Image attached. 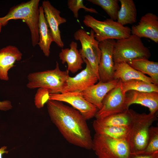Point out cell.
<instances>
[{
    "mask_svg": "<svg viewBox=\"0 0 158 158\" xmlns=\"http://www.w3.org/2000/svg\"><path fill=\"white\" fill-rule=\"evenodd\" d=\"M47 103L51 121L66 140L76 146L92 149L90 131L80 112L61 102L49 100Z\"/></svg>",
    "mask_w": 158,
    "mask_h": 158,
    "instance_id": "obj_1",
    "label": "cell"
},
{
    "mask_svg": "<svg viewBox=\"0 0 158 158\" xmlns=\"http://www.w3.org/2000/svg\"><path fill=\"white\" fill-rule=\"evenodd\" d=\"M131 119L130 130L126 140L131 155H137L146 148L147 143L149 130L153 123L157 119L155 114L138 113L130 109Z\"/></svg>",
    "mask_w": 158,
    "mask_h": 158,
    "instance_id": "obj_2",
    "label": "cell"
},
{
    "mask_svg": "<svg viewBox=\"0 0 158 158\" xmlns=\"http://www.w3.org/2000/svg\"><path fill=\"white\" fill-rule=\"evenodd\" d=\"M40 1V0H30L23 2L12 7L6 15L0 17V23L2 26L6 25L11 20H22L30 30L33 47L38 44L39 40L38 23Z\"/></svg>",
    "mask_w": 158,
    "mask_h": 158,
    "instance_id": "obj_3",
    "label": "cell"
},
{
    "mask_svg": "<svg viewBox=\"0 0 158 158\" xmlns=\"http://www.w3.org/2000/svg\"><path fill=\"white\" fill-rule=\"evenodd\" d=\"M69 76V71H62L56 61L54 69L29 73L27 87L30 89L43 87L48 89L50 94L60 93Z\"/></svg>",
    "mask_w": 158,
    "mask_h": 158,
    "instance_id": "obj_4",
    "label": "cell"
},
{
    "mask_svg": "<svg viewBox=\"0 0 158 158\" xmlns=\"http://www.w3.org/2000/svg\"><path fill=\"white\" fill-rule=\"evenodd\" d=\"M151 55L141 38L131 34L126 38L115 41L113 50L114 63H127L140 59H148Z\"/></svg>",
    "mask_w": 158,
    "mask_h": 158,
    "instance_id": "obj_5",
    "label": "cell"
},
{
    "mask_svg": "<svg viewBox=\"0 0 158 158\" xmlns=\"http://www.w3.org/2000/svg\"><path fill=\"white\" fill-rule=\"evenodd\" d=\"M83 22L85 25L93 30L95 38L99 42L109 39H122L131 35L130 28L110 18L101 21L87 15L84 16Z\"/></svg>",
    "mask_w": 158,
    "mask_h": 158,
    "instance_id": "obj_6",
    "label": "cell"
},
{
    "mask_svg": "<svg viewBox=\"0 0 158 158\" xmlns=\"http://www.w3.org/2000/svg\"><path fill=\"white\" fill-rule=\"evenodd\" d=\"M92 149L98 158H130V148L126 139H117L95 133Z\"/></svg>",
    "mask_w": 158,
    "mask_h": 158,
    "instance_id": "obj_7",
    "label": "cell"
},
{
    "mask_svg": "<svg viewBox=\"0 0 158 158\" xmlns=\"http://www.w3.org/2000/svg\"><path fill=\"white\" fill-rule=\"evenodd\" d=\"M74 37L75 40L79 41L81 44V48L79 51L82 58L89 61L99 80L98 67L101 53L99 47V42L95 38L94 31L91 29L90 33H88L80 29L74 33Z\"/></svg>",
    "mask_w": 158,
    "mask_h": 158,
    "instance_id": "obj_8",
    "label": "cell"
},
{
    "mask_svg": "<svg viewBox=\"0 0 158 158\" xmlns=\"http://www.w3.org/2000/svg\"><path fill=\"white\" fill-rule=\"evenodd\" d=\"M123 92L119 80L116 86L109 91L104 98L101 108L97 111L96 119L104 118L112 114L123 112L129 109L126 104V95Z\"/></svg>",
    "mask_w": 158,
    "mask_h": 158,
    "instance_id": "obj_9",
    "label": "cell"
},
{
    "mask_svg": "<svg viewBox=\"0 0 158 158\" xmlns=\"http://www.w3.org/2000/svg\"><path fill=\"white\" fill-rule=\"evenodd\" d=\"M49 100L65 102L78 110L86 120L95 117L98 109L83 97L81 92H66L50 94Z\"/></svg>",
    "mask_w": 158,
    "mask_h": 158,
    "instance_id": "obj_10",
    "label": "cell"
},
{
    "mask_svg": "<svg viewBox=\"0 0 158 158\" xmlns=\"http://www.w3.org/2000/svg\"><path fill=\"white\" fill-rule=\"evenodd\" d=\"M115 41L114 39H109L99 42L101 56L98 65V73L99 81L103 82H108L114 79L113 50Z\"/></svg>",
    "mask_w": 158,
    "mask_h": 158,
    "instance_id": "obj_11",
    "label": "cell"
},
{
    "mask_svg": "<svg viewBox=\"0 0 158 158\" xmlns=\"http://www.w3.org/2000/svg\"><path fill=\"white\" fill-rule=\"evenodd\" d=\"M83 61L86 65L85 68L74 77L69 76L61 93L81 92L99 81L89 61L86 59Z\"/></svg>",
    "mask_w": 158,
    "mask_h": 158,
    "instance_id": "obj_12",
    "label": "cell"
},
{
    "mask_svg": "<svg viewBox=\"0 0 158 158\" xmlns=\"http://www.w3.org/2000/svg\"><path fill=\"white\" fill-rule=\"evenodd\" d=\"M42 6L51 33L53 42L58 47L63 48L64 44L61 40L59 26L61 24L66 23V19L60 16V11L52 6L49 1H43Z\"/></svg>",
    "mask_w": 158,
    "mask_h": 158,
    "instance_id": "obj_13",
    "label": "cell"
},
{
    "mask_svg": "<svg viewBox=\"0 0 158 158\" xmlns=\"http://www.w3.org/2000/svg\"><path fill=\"white\" fill-rule=\"evenodd\" d=\"M131 29V34L139 37L150 39L158 42V17L152 13L143 16L137 25H133Z\"/></svg>",
    "mask_w": 158,
    "mask_h": 158,
    "instance_id": "obj_14",
    "label": "cell"
},
{
    "mask_svg": "<svg viewBox=\"0 0 158 158\" xmlns=\"http://www.w3.org/2000/svg\"><path fill=\"white\" fill-rule=\"evenodd\" d=\"M119 81L118 79L107 82L99 81L98 83L89 87L81 93L86 100L99 110L102 107V102L106 95L116 86Z\"/></svg>",
    "mask_w": 158,
    "mask_h": 158,
    "instance_id": "obj_15",
    "label": "cell"
},
{
    "mask_svg": "<svg viewBox=\"0 0 158 158\" xmlns=\"http://www.w3.org/2000/svg\"><path fill=\"white\" fill-rule=\"evenodd\" d=\"M126 104L128 108L133 104H138L148 108L151 114L157 113L158 110V92L130 90L126 92Z\"/></svg>",
    "mask_w": 158,
    "mask_h": 158,
    "instance_id": "obj_16",
    "label": "cell"
},
{
    "mask_svg": "<svg viewBox=\"0 0 158 158\" xmlns=\"http://www.w3.org/2000/svg\"><path fill=\"white\" fill-rule=\"evenodd\" d=\"M22 54L18 48L9 45L0 49V79L7 81L9 79L8 72L15 66L16 61H20Z\"/></svg>",
    "mask_w": 158,
    "mask_h": 158,
    "instance_id": "obj_17",
    "label": "cell"
},
{
    "mask_svg": "<svg viewBox=\"0 0 158 158\" xmlns=\"http://www.w3.org/2000/svg\"><path fill=\"white\" fill-rule=\"evenodd\" d=\"M70 46V48L62 49L59 56L62 64H67V70L75 73L82 68L84 62L78 49L77 43L72 41Z\"/></svg>",
    "mask_w": 158,
    "mask_h": 158,
    "instance_id": "obj_18",
    "label": "cell"
},
{
    "mask_svg": "<svg viewBox=\"0 0 158 158\" xmlns=\"http://www.w3.org/2000/svg\"><path fill=\"white\" fill-rule=\"evenodd\" d=\"M114 79L120 80L123 82L133 80H142L149 83H154L152 79L136 70L127 63H114Z\"/></svg>",
    "mask_w": 158,
    "mask_h": 158,
    "instance_id": "obj_19",
    "label": "cell"
},
{
    "mask_svg": "<svg viewBox=\"0 0 158 158\" xmlns=\"http://www.w3.org/2000/svg\"><path fill=\"white\" fill-rule=\"evenodd\" d=\"M38 29L39 40L38 44L44 56L48 57L50 55V46L53 40L42 6H40Z\"/></svg>",
    "mask_w": 158,
    "mask_h": 158,
    "instance_id": "obj_20",
    "label": "cell"
},
{
    "mask_svg": "<svg viewBox=\"0 0 158 158\" xmlns=\"http://www.w3.org/2000/svg\"><path fill=\"white\" fill-rule=\"evenodd\" d=\"M121 8L118 11L117 22L124 26L137 21V10L133 0H119Z\"/></svg>",
    "mask_w": 158,
    "mask_h": 158,
    "instance_id": "obj_21",
    "label": "cell"
},
{
    "mask_svg": "<svg viewBox=\"0 0 158 158\" xmlns=\"http://www.w3.org/2000/svg\"><path fill=\"white\" fill-rule=\"evenodd\" d=\"M132 67L148 75L154 84L158 85V62L146 59H134L127 63Z\"/></svg>",
    "mask_w": 158,
    "mask_h": 158,
    "instance_id": "obj_22",
    "label": "cell"
},
{
    "mask_svg": "<svg viewBox=\"0 0 158 158\" xmlns=\"http://www.w3.org/2000/svg\"><path fill=\"white\" fill-rule=\"evenodd\" d=\"M93 127L95 133L117 139H126L130 130L129 126H106L99 124L95 120Z\"/></svg>",
    "mask_w": 158,
    "mask_h": 158,
    "instance_id": "obj_23",
    "label": "cell"
},
{
    "mask_svg": "<svg viewBox=\"0 0 158 158\" xmlns=\"http://www.w3.org/2000/svg\"><path fill=\"white\" fill-rule=\"evenodd\" d=\"M131 119V113L129 109L123 112L95 120L99 124L104 126H129Z\"/></svg>",
    "mask_w": 158,
    "mask_h": 158,
    "instance_id": "obj_24",
    "label": "cell"
},
{
    "mask_svg": "<svg viewBox=\"0 0 158 158\" xmlns=\"http://www.w3.org/2000/svg\"><path fill=\"white\" fill-rule=\"evenodd\" d=\"M121 85L123 92L125 94L130 90L158 92V85L142 80H133L125 82L121 81Z\"/></svg>",
    "mask_w": 158,
    "mask_h": 158,
    "instance_id": "obj_25",
    "label": "cell"
},
{
    "mask_svg": "<svg viewBox=\"0 0 158 158\" xmlns=\"http://www.w3.org/2000/svg\"><path fill=\"white\" fill-rule=\"evenodd\" d=\"M93 4L101 7L108 15L110 18L117 20L120 9L118 0H88Z\"/></svg>",
    "mask_w": 158,
    "mask_h": 158,
    "instance_id": "obj_26",
    "label": "cell"
},
{
    "mask_svg": "<svg viewBox=\"0 0 158 158\" xmlns=\"http://www.w3.org/2000/svg\"><path fill=\"white\" fill-rule=\"evenodd\" d=\"M158 151V127L151 126L149 129L148 138L146 148L135 155H150Z\"/></svg>",
    "mask_w": 158,
    "mask_h": 158,
    "instance_id": "obj_27",
    "label": "cell"
},
{
    "mask_svg": "<svg viewBox=\"0 0 158 158\" xmlns=\"http://www.w3.org/2000/svg\"><path fill=\"white\" fill-rule=\"evenodd\" d=\"M83 0H68L67 4L68 8L73 13L74 17L77 19L78 18V11L80 9H83L85 11L92 13H98L97 11L94 8H88L83 3Z\"/></svg>",
    "mask_w": 158,
    "mask_h": 158,
    "instance_id": "obj_28",
    "label": "cell"
},
{
    "mask_svg": "<svg viewBox=\"0 0 158 158\" xmlns=\"http://www.w3.org/2000/svg\"><path fill=\"white\" fill-rule=\"evenodd\" d=\"M50 94L49 90L47 88H38L34 98L35 105L37 108L40 109L44 107L49 100Z\"/></svg>",
    "mask_w": 158,
    "mask_h": 158,
    "instance_id": "obj_29",
    "label": "cell"
},
{
    "mask_svg": "<svg viewBox=\"0 0 158 158\" xmlns=\"http://www.w3.org/2000/svg\"><path fill=\"white\" fill-rule=\"evenodd\" d=\"M12 108L11 103L9 100L0 101V110L7 111L11 109Z\"/></svg>",
    "mask_w": 158,
    "mask_h": 158,
    "instance_id": "obj_30",
    "label": "cell"
},
{
    "mask_svg": "<svg viewBox=\"0 0 158 158\" xmlns=\"http://www.w3.org/2000/svg\"><path fill=\"white\" fill-rule=\"evenodd\" d=\"M7 147L6 146H3L0 148V158H2V155L4 154H7L8 151L6 150Z\"/></svg>",
    "mask_w": 158,
    "mask_h": 158,
    "instance_id": "obj_31",
    "label": "cell"
},
{
    "mask_svg": "<svg viewBox=\"0 0 158 158\" xmlns=\"http://www.w3.org/2000/svg\"><path fill=\"white\" fill-rule=\"evenodd\" d=\"M152 155H131L130 158H151Z\"/></svg>",
    "mask_w": 158,
    "mask_h": 158,
    "instance_id": "obj_32",
    "label": "cell"
},
{
    "mask_svg": "<svg viewBox=\"0 0 158 158\" xmlns=\"http://www.w3.org/2000/svg\"><path fill=\"white\" fill-rule=\"evenodd\" d=\"M151 158H158V151L152 154Z\"/></svg>",
    "mask_w": 158,
    "mask_h": 158,
    "instance_id": "obj_33",
    "label": "cell"
},
{
    "mask_svg": "<svg viewBox=\"0 0 158 158\" xmlns=\"http://www.w3.org/2000/svg\"><path fill=\"white\" fill-rule=\"evenodd\" d=\"M2 27V24L0 23V32L1 31Z\"/></svg>",
    "mask_w": 158,
    "mask_h": 158,
    "instance_id": "obj_34",
    "label": "cell"
}]
</instances>
